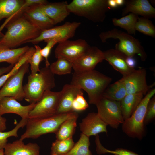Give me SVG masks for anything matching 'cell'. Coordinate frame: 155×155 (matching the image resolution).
I'll return each instance as SVG.
<instances>
[{
    "instance_id": "cell-1",
    "label": "cell",
    "mask_w": 155,
    "mask_h": 155,
    "mask_svg": "<svg viewBox=\"0 0 155 155\" xmlns=\"http://www.w3.org/2000/svg\"><path fill=\"white\" fill-rule=\"evenodd\" d=\"M7 31L0 44L13 49L38 37L42 31L23 14L10 21L5 26Z\"/></svg>"
},
{
    "instance_id": "cell-2",
    "label": "cell",
    "mask_w": 155,
    "mask_h": 155,
    "mask_svg": "<svg viewBox=\"0 0 155 155\" xmlns=\"http://www.w3.org/2000/svg\"><path fill=\"white\" fill-rule=\"evenodd\" d=\"M112 80L111 77L94 69L80 73L74 72L70 84L86 91L89 103L95 105L102 97Z\"/></svg>"
},
{
    "instance_id": "cell-3",
    "label": "cell",
    "mask_w": 155,
    "mask_h": 155,
    "mask_svg": "<svg viewBox=\"0 0 155 155\" xmlns=\"http://www.w3.org/2000/svg\"><path fill=\"white\" fill-rule=\"evenodd\" d=\"M78 116V112L73 111L57 114L42 118H28L25 126L26 130L20 139L23 141L26 139H36L44 134L55 133L64 121Z\"/></svg>"
},
{
    "instance_id": "cell-4",
    "label": "cell",
    "mask_w": 155,
    "mask_h": 155,
    "mask_svg": "<svg viewBox=\"0 0 155 155\" xmlns=\"http://www.w3.org/2000/svg\"><path fill=\"white\" fill-rule=\"evenodd\" d=\"M27 83L23 86L24 99L30 104L36 103L44 93L55 86L54 74L49 67L42 68L34 75L28 76Z\"/></svg>"
},
{
    "instance_id": "cell-5",
    "label": "cell",
    "mask_w": 155,
    "mask_h": 155,
    "mask_svg": "<svg viewBox=\"0 0 155 155\" xmlns=\"http://www.w3.org/2000/svg\"><path fill=\"white\" fill-rule=\"evenodd\" d=\"M99 37L103 43L110 38L118 39L119 42L116 44L115 49L127 57H133L137 54L143 61L147 59V54L139 40L127 33L115 28L101 32Z\"/></svg>"
},
{
    "instance_id": "cell-6",
    "label": "cell",
    "mask_w": 155,
    "mask_h": 155,
    "mask_svg": "<svg viewBox=\"0 0 155 155\" xmlns=\"http://www.w3.org/2000/svg\"><path fill=\"white\" fill-rule=\"evenodd\" d=\"M70 13L94 22H103L111 8L108 0H73L67 5Z\"/></svg>"
},
{
    "instance_id": "cell-7",
    "label": "cell",
    "mask_w": 155,
    "mask_h": 155,
    "mask_svg": "<svg viewBox=\"0 0 155 155\" xmlns=\"http://www.w3.org/2000/svg\"><path fill=\"white\" fill-rule=\"evenodd\" d=\"M155 89L149 90L144 97L131 115L122 124L123 131L128 136L140 140L145 134L144 119L148 104L154 96Z\"/></svg>"
},
{
    "instance_id": "cell-8",
    "label": "cell",
    "mask_w": 155,
    "mask_h": 155,
    "mask_svg": "<svg viewBox=\"0 0 155 155\" xmlns=\"http://www.w3.org/2000/svg\"><path fill=\"white\" fill-rule=\"evenodd\" d=\"M95 105L98 115L107 125L112 128L117 129L119 125L123 123L120 101L102 97Z\"/></svg>"
},
{
    "instance_id": "cell-9",
    "label": "cell",
    "mask_w": 155,
    "mask_h": 155,
    "mask_svg": "<svg viewBox=\"0 0 155 155\" xmlns=\"http://www.w3.org/2000/svg\"><path fill=\"white\" fill-rule=\"evenodd\" d=\"M60 94V91L54 92L49 90L45 92L29 112L28 118H42L56 114Z\"/></svg>"
},
{
    "instance_id": "cell-10",
    "label": "cell",
    "mask_w": 155,
    "mask_h": 155,
    "mask_svg": "<svg viewBox=\"0 0 155 155\" xmlns=\"http://www.w3.org/2000/svg\"><path fill=\"white\" fill-rule=\"evenodd\" d=\"M80 24L79 22H67L63 25L53 27L42 31L36 38L26 43L36 44L46 40L55 39L59 43L73 37Z\"/></svg>"
},
{
    "instance_id": "cell-11",
    "label": "cell",
    "mask_w": 155,
    "mask_h": 155,
    "mask_svg": "<svg viewBox=\"0 0 155 155\" xmlns=\"http://www.w3.org/2000/svg\"><path fill=\"white\" fill-rule=\"evenodd\" d=\"M29 67V64L26 62L15 74L7 80L0 90V100L6 97H12L19 101L24 98L22 82Z\"/></svg>"
},
{
    "instance_id": "cell-12",
    "label": "cell",
    "mask_w": 155,
    "mask_h": 155,
    "mask_svg": "<svg viewBox=\"0 0 155 155\" xmlns=\"http://www.w3.org/2000/svg\"><path fill=\"white\" fill-rule=\"evenodd\" d=\"M104 60L103 51L96 46L89 45L82 55L72 62L73 68L77 73L91 71Z\"/></svg>"
},
{
    "instance_id": "cell-13",
    "label": "cell",
    "mask_w": 155,
    "mask_h": 155,
    "mask_svg": "<svg viewBox=\"0 0 155 155\" xmlns=\"http://www.w3.org/2000/svg\"><path fill=\"white\" fill-rule=\"evenodd\" d=\"M89 46L84 39L67 40L59 43L54 51L55 56L57 59L63 58L72 62L82 55Z\"/></svg>"
},
{
    "instance_id": "cell-14",
    "label": "cell",
    "mask_w": 155,
    "mask_h": 155,
    "mask_svg": "<svg viewBox=\"0 0 155 155\" xmlns=\"http://www.w3.org/2000/svg\"><path fill=\"white\" fill-rule=\"evenodd\" d=\"M146 74L145 69L140 68L123 76L127 94H142L145 96L147 94L152 86L147 84Z\"/></svg>"
},
{
    "instance_id": "cell-15",
    "label": "cell",
    "mask_w": 155,
    "mask_h": 155,
    "mask_svg": "<svg viewBox=\"0 0 155 155\" xmlns=\"http://www.w3.org/2000/svg\"><path fill=\"white\" fill-rule=\"evenodd\" d=\"M107 125L100 119L97 113H88L79 123L82 133L89 137L101 133H107Z\"/></svg>"
},
{
    "instance_id": "cell-16",
    "label": "cell",
    "mask_w": 155,
    "mask_h": 155,
    "mask_svg": "<svg viewBox=\"0 0 155 155\" xmlns=\"http://www.w3.org/2000/svg\"><path fill=\"white\" fill-rule=\"evenodd\" d=\"M35 104L32 103L24 106L14 98H3L0 100V116L12 113L19 115L22 119H27L29 112L34 108Z\"/></svg>"
},
{
    "instance_id": "cell-17",
    "label": "cell",
    "mask_w": 155,
    "mask_h": 155,
    "mask_svg": "<svg viewBox=\"0 0 155 155\" xmlns=\"http://www.w3.org/2000/svg\"><path fill=\"white\" fill-rule=\"evenodd\" d=\"M83 91L80 87L71 84L65 85L60 91L56 114L73 111L72 108L73 102L78 95L83 94Z\"/></svg>"
},
{
    "instance_id": "cell-18",
    "label": "cell",
    "mask_w": 155,
    "mask_h": 155,
    "mask_svg": "<svg viewBox=\"0 0 155 155\" xmlns=\"http://www.w3.org/2000/svg\"><path fill=\"white\" fill-rule=\"evenodd\" d=\"M125 4L123 16L131 13L148 19L155 17V9L148 0H126Z\"/></svg>"
},
{
    "instance_id": "cell-19",
    "label": "cell",
    "mask_w": 155,
    "mask_h": 155,
    "mask_svg": "<svg viewBox=\"0 0 155 155\" xmlns=\"http://www.w3.org/2000/svg\"><path fill=\"white\" fill-rule=\"evenodd\" d=\"M104 59L123 76H126L134 71V68L129 67L126 62L127 56L116 50L112 49L103 51Z\"/></svg>"
},
{
    "instance_id": "cell-20",
    "label": "cell",
    "mask_w": 155,
    "mask_h": 155,
    "mask_svg": "<svg viewBox=\"0 0 155 155\" xmlns=\"http://www.w3.org/2000/svg\"><path fill=\"white\" fill-rule=\"evenodd\" d=\"M67 1L48 3L46 4L39 5V8L53 22L55 25L60 23L70 14Z\"/></svg>"
},
{
    "instance_id": "cell-21",
    "label": "cell",
    "mask_w": 155,
    "mask_h": 155,
    "mask_svg": "<svg viewBox=\"0 0 155 155\" xmlns=\"http://www.w3.org/2000/svg\"><path fill=\"white\" fill-rule=\"evenodd\" d=\"M38 5L28 8L23 15L42 31L53 27L55 24L53 21L39 8Z\"/></svg>"
},
{
    "instance_id": "cell-22",
    "label": "cell",
    "mask_w": 155,
    "mask_h": 155,
    "mask_svg": "<svg viewBox=\"0 0 155 155\" xmlns=\"http://www.w3.org/2000/svg\"><path fill=\"white\" fill-rule=\"evenodd\" d=\"M4 149V155H40V153L37 144L30 142L25 144L20 139L7 143Z\"/></svg>"
},
{
    "instance_id": "cell-23",
    "label": "cell",
    "mask_w": 155,
    "mask_h": 155,
    "mask_svg": "<svg viewBox=\"0 0 155 155\" xmlns=\"http://www.w3.org/2000/svg\"><path fill=\"white\" fill-rule=\"evenodd\" d=\"M30 48L26 46L22 47L11 49L0 44V63L6 62L14 65Z\"/></svg>"
},
{
    "instance_id": "cell-24",
    "label": "cell",
    "mask_w": 155,
    "mask_h": 155,
    "mask_svg": "<svg viewBox=\"0 0 155 155\" xmlns=\"http://www.w3.org/2000/svg\"><path fill=\"white\" fill-rule=\"evenodd\" d=\"M144 96L142 94H128L121 100V109L124 121L131 115Z\"/></svg>"
},
{
    "instance_id": "cell-25",
    "label": "cell",
    "mask_w": 155,
    "mask_h": 155,
    "mask_svg": "<svg viewBox=\"0 0 155 155\" xmlns=\"http://www.w3.org/2000/svg\"><path fill=\"white\" fill-rule=\"evenodd\" d=\"M127 94L122 78L109 85L104 92L102 97L107 99L121 101Z\"/></svg>"
},
{
    "instance_id": "cell-26",
    "label": "cell",
    "mask_w": 155,
    "mask_h": 155,
    "mask_svg": "<svg viewBox=\"0 0 155 155\" xmlns=\"http://www.w3.org/2000/svg\"><path fill=\"white\" fill-rule=\"evenodd\" d=\"M78 116L68 119L63 122L55 133L56 140H64L72 138L77 126Z\"/></svg>"
},
{
    "instance_id": "cell-27",
    "label": "cell",
    "mask_w": 155,
    "mask_h": 155,
    "mask_svg": "<svg viewBox=\"0 0 155 155\" xmlns=\"http://www.w3.org/2000/svg\"><path fill=\"white\" fill-rule=\"evenodd\" d=\"M22 0H0V22L16 12L24 3ZM4 34L0 31V40Z\"/></svg>"
},
{
    "instance_id": "cell-28",
    "label": "cell",
    "mask_w": 155,
    "mask_h": 155,
    "mask_svg": "<svg viewBox=\"0 0 155 155\" xmlns=\"http://www.w3.org/2000/svg\"><path fill=\"white\" fill-rule=\"evenodd\" d=\"M138 17V15L130 13L119 19L113 18L112 19V22L115 26L125 30L129 34L135 35L136 31L135 26Z\"/></svg>"
},
{
    "instance_id": "cell-29",
    "label": "cell",
    "mask_w": 155,
    "mask_h": 155,
    "mask_svg": "<svg viewBox=\"0 0 155 155\" xmlns=\"http://www.w3.org/2000/svg\"><path fill=\"white\" fill-rule=\"evenodd\" d=\"M89 137L81 133L80 138L71 150L63 155H93L89 149Z\"/></svg>"
},
{
    "instance_id": "cell-30",
    "label": "cell",
    "mask_w": 155,
    "mask_h": 155,
    "mask_svg": "<svg viewBox=\"0 0 155 155\" xmlns=\"http://www.w3.org/2000/svg\"><path fill=\"white\" fill-rule=\"evenodd\" d=\"M72 138L64 140H56L52 143L50 155H63L68 152L75 144Z\"/></svg>"
},
{
    "instance_id": "cell-31",
    "label": "cell",
    "mask_w": 155,
    "mask_h": 155,
    "mask_svg": "<svg viewBox=\"0 0 155 155\" xmlns=\"http://www.w3.org/2000/svg\"><path fill=\"white\" fill-rule=\"evenodd\" d=\"M49 68L54 75H66L71 73L73 68L72 63L65 58H59L50 65Z\"/></svg>"
},
{
    "instance_id": "cell-32",
    "label": "cell",
    "mask_w": 155,
    "mask_h": 155,
    "mask_svg": "<svg viewBox=\"0 0 155 155\" xmlns=\"http://www.w3.org/2000/svg\"><path fill=\"white\" fill-rule=\"evenodd\" d=\"M35 51L34 47L30 48L27 52L21 57L18 61L15 64L12 69L5 75L0 77V88L7 80L15 74L20 67L23 65Z\"/></svg>"
},
{
    "instance_id": "cell-33",
    "label": "cell",
    "mask_w": 155,
    "mask_h": 155,
    "mask_svg": "<svg viewBox=\"0 0 155 155\" xmlns=\"http://www.w3.org/2000/svg\"><path fill=\"white\" fill-rule=\"evenodd\" d=\"M135 28L136 30L153 38L155 37V26L149 19L139 17Z\"/></svg>"
},
{
    "instance_id": "cell-34",
    "label": "cell",
    "mask_w": 155,
    "mask_h": 155,
    "mask_svg": "<svg viewBox=\"0 0 155 155\" xmlns=\"http://www.w3.org/2000/svg\"><path fill=\"white\" fill-rule=\"evenodd\" d=\"M95 142L96 151L97 153L99 155L109 153L114 155H140L134 152L123 148H118L115 150L107 149L101 144L98 135L95 136Z\"/></svg>"
},
{
    "instance_id": "cell-35",
    "label": "cell",
    "mask_w": 155,
    "mask_h": 155,
    "mask_svg": "<svg viewBox=\"0 0 155 155\" xmlns=\"http://www.w3.org/2000/svg\"><path fill=\"white\" fill-rule=\"evenodd\" d=\"M34 48V52L26 61V63L30 65V75H32L40 71L39 64L44 60L40 53L41 47L39 45H35Z\"/></svg>"
},
{
    "instance_id": "cell-36",
    "label": "cell",
    "mask_w": 155,
    "mask_h": 155,
    "mask_svg": "<svg viewBox=\"0 0 155 155\" xmlns=\"http://www.w3.org/2000/svg\"><path fill=\"white\" fill-rule=\"evenodd\" d=\"M27 119H22L17 123L15 127L8 131H0V150L4 149L7 143V139L11 137H18V131L21 128L26 126Z\"/></svg>"
},
{
    "instance_id": "cell-37",
    "label": "cell",
    "mask_w": 155,
    "mask_h": 155,
    "mask_svg": "<svg viewBox=\"0 0 155 155\" xmlns=\"http://www.w3.org/2000/svg\"><path fill=\"white\" fill-rule=\"evenodd\" d=\"M48 3V1L45 0H24V3L19 9L5 20L3 24L0 27V31H1L6 24L11 20L23 14L24 11L28 8L35 5L46 4Z\"/></svg>"
},
{
    "instance_id": "cell-38",
    "label": "cell",
    "mask_w": 155,
    "mask_h": 155,
    "mask_svg": "<svg viewBox=\"0 0 155 155\" xmlns=\"http://www.w3.org/2000/svg\"><path fill=\"white\" fill-rule=\"evenodd\" d=\"M46 43V45L40 50V53L45 59V67H49L50 64L48 60V57L50 54L51 50L54 46L58 43V41L55 39H49L44 41Z\"/></svg>"
},
{
    "instance_id": "cell-39",
    "label": "cell",
    "mask_w": 155,
    "mask_h": 155,
    "mask_svg": "<svg viewBox=\"0 0 155 155\" xmlns=\"http://www.w3.org/2000/svg\"><path fill=\"white\" fill-rule=\"evenodd\" d=\"M155 118V96L150 100L148 104L144 119V124L147 125Z\"/></svg>"
},
{
    "instance_id": "cell-40",
    "label": "cell",
    "mask_w": 155,
    "mask_h": 155,
    "mask_svg": "<svg viewBox=\"0 0 155 155\" xmlns=\"http://www.w3.org/2000/svg\"><path fill=\"white\" fill-rule=\"evenodd\" d=\"M89 105L83 96V94L78 95L74 100L72 105L73 111L77 112L85 110Z\"/></svg>"
},
{
    "instance_id": "cell-41",
    "label": "cell",
    "mask_w": 155,
    "mask_h": 155,
    "mask_svg": "<svg viewBox=\"0 0 155 155\" xmlns=\"http://www.w3.org/2000/svg\"><path fill=\"white\" fill-rule=\"evenodd\" d=\"M126 62L128 65L130 67L134 68L136 66V62L133 57H127Z\"/></svg>"
},
{
    "instance_id": "cell-42",
    "label": "cell",
    "mask_w": 155,
    "mask_h": 155,
    "mask_svg": "<svg viewBox=\"0 0 155 155\" xmlns=\"http://www.w3.org/2000/svg\"><path fill=\"white\" fill-rule=\"evenodd\" d=\"M6 119L2 116H0V131H3L7 128Z\"/></svg>"
},
{
    "instance_id": "cell-43",
    "label": "cell",
    "mask_w": 155,
    "mask_h": 155,
    "mask_svg": "<svg viewBox=\"0 0 155 155\" xmlns=\"http://www.w3.org/2000/svg\"><path fill=\"white\" fill-rule=\"evenodd\" d=\"M14 65H10L7 67H3L0 68V77L5 73L9 72L13 67Z\"/></svg>"
},
{
    "instance_id": "cell-44",
    "label": "cell",
    "mask_w": 155,
    "mask_h": 155,
    "mask_svg": "<svg viewBox=\"0 0 155 155\" xmlns=\"http://www.w3.org/2000/svg\"><path fill=\"white\" fill-rule=\"evenodd\" d=\"M109 6L111 8H115L118 7L115 0H108Z\"/></svg>"
},
{
    "instance_id": "cell-45",
    "label": "cell",
    "mask_w": 155,
    "mask_h": 155,
    "mask_svg": "<svg viewBox=\"0 0 155 155\" xmlns=\"http://www.w3.org/2000/svg\"><path fill=\"white\" fill-rule=\"evenodd\" d=\"M115 1L118 7L122 6L125 4V0H115Z\"/></svg>"
},
{
    "instance_id": "cell-46",
    "label": "cell",
    "mask_w": 155,
    "mask_h": 155,
    "mask_svg": "<svg viewBox=\"0 0 155 155\" xmlns=\"http://www.w3.org/2000/svg\"><path fill=\"white\" fill-rule=\"evenodd\" d=\"M0 155H4V149L0 150Z\"/></svg>"
}]
</instances>
